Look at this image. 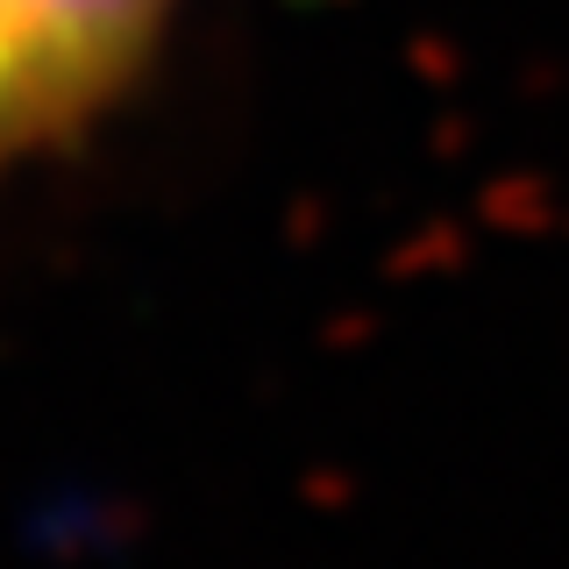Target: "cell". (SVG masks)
I'll return each instance as SVG.
<instances>
[{
    "instance_id": "1",
    "label": "cell",
    "mask_w": 569,
    "mask_h": 569,
    "mask_svg": "<svg viewBox=\"0 0 569 569\" xmlns=\"http://www.w3.org/2000/svg\"><path fill=\"white\" fill-rule=\"evenodd\" d=\"M192 0H0V192L58 171L157 86Z\"/></svg>"
}]
</instances>
